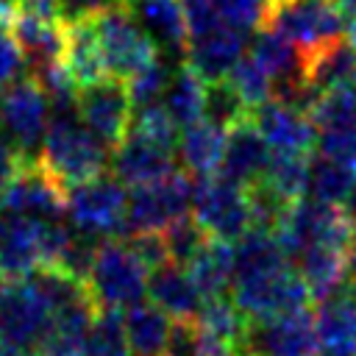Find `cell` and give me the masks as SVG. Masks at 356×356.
<instances>
[{"instance_id":"52a82bcc","label":"cell","mask_w":356,"mask_h":356,"mask_svg":"<svg viewBox=\"0 0 356 356\" xmlns=\"http://www.w3.org/2000/svg\"><path fill=\"white\" fill-rule=\"evenodd\" d=\"M264 25L281 31L309 56L342 39L348 19L334 0H273Z\"/></svg>"},{"instance_id":"ba28073f","label":"cell","mask_w":356,"mask_h":356,"mask_svg":"<svg viewBox=\"0 0 356 356\" xmlns=\"http://www.w3.org/2000/svg\"><path fill=\"white\" fill-rule=\"evenodd\" d=\"M192 217L203 225L209 236L236 242L250 228V200L248 189L222 178V175H203L195 178L192 189Z\"/></svg>"},{"instance_id":"603a6c76","label":"cell","mask_w":356,"mask_h":356,"mask_svg":"<svg viewBox=\"0 0 356 356\" xmlns=\"http://www.w3.org/2000/svg\"><path fill=\"white\" fill-rule=\"evenodd\" d=\"M11 33L22 47L28 72L64 61V22H50L19 11L11 22Z\"/></svg>"},{"instance_id":"ffe728a7","label":"cell","mask_w":356,"mask_h":356,"mask_svg":"<svg viewBox=\"0 0 356 356\" xmlns=\"http://www.w3.org/2000/svg\"><path fill=\"white\" fill-rule=\"evenodd\" d=\"M64 67L75 78L78 89L108 78V67L103 58V47H100L92 14L64 22Z\"/></svg>"},{"instance_id":"4dcf8cb0","label":"cell","mask_w":356,"mask_h":356,"mask_svg":"<svg viewBox=\"0 0 356 356\" xmlns=\"http://www.w3.org/2000/svg\"><path fill=\"white\" fill-rule=\"evenodd\" d=\"M206 86L209 83L189 64H181L175 70L172 83L164 95V106L181 128H189L192 122L206 117Z\"/></svg>"},{"instance_id":"836d02e7","label":"cell","mask_w":356,"mask_h":356,"mask_svg":"<svg viewBox=\"0 0 356 356\" xmlns=\"http://www.w3.org/2000/svg\"><path fill=\"white\" fill-rule=\"evenodd\" d=\"M86 356H134L122 309L100 306L89 334H86Z\"/></svg>"},{"instance_id":"bcb514c9","label":"cell","mask_w":356,"mask_h":356,"mask_svg":"<svg viewBox=\"0 0 356 356\" xmlns=\"http://www.w3.org/2000/svg\"><path fill=\"white\" fill-rule=\"evenodd\" d=\"M178 3H181L186 28H189V39L203 36V33H209L211 28L222 25L217 0H178Z\"/></svg>"},{"instance_id":"60d3db41","label":"cell","mask_w":356,"mask_h":356,"mask_svg":"<svg viewBox=\"0 0 356 356\" xmlns=\"http://www.w3.org/2000/svg\"><path fill=\"white\" fill-rule=\"evenodd\" d=\"M245 117H250V108L236 95V89L228 83V78L206 86V120H211L228 131L231 125L242 122Z\"/></svg>"},{"instance_id":"7bdbcfd3","label":"cell","mask_w":356,"mask_h":356,"mask_svg":"<svg viewBox=\"0 0 356 356\" xmlns=\"http://www.w3.org/2000/svg\"><path fill=\"white\" fill-rule=\"evenodd\" d=\"M134 256L153 273L159 267H164L170 259V250H167V239H164V231H139V234H131L128 239H122Z\"/></svg>"},{"instance_id":"484cf974","label":"cell","mask_w":356,"mask_h":356,"mask_svg":"<svg viewBox=\"0 0 356 356\" xmlns=\"http://www.w3.org/2000/svg\"><path fill=\"white\" fill-rule=\"evenodd\" d=\"M125 331L134 356H167L172 317L156 303H134L125 312Z\"/></svg>"},{"instance_id":"d590c367","label":"cell","mask_w":356,"mask_h":356,"mask_svg":"<svg viewBox=\"0 0 356 356\" xmlns=\"http://www.w3.org/2000/svg\"><path fill=\"white\" fill-rule=\"evenodd\" d=\"M309 120L317 131H337V128H356V83L328 89L320 95Z\"/></svg>"},{"instance_id":"3957f363","label":"cell","mask_w":356,"mask_h":356,"mask_svg":"<svg viewBox=\"0 0 356 356\" xmlns=\"http://www.w3.org/2000/svg\"><path fill=\"white\" fill-rule=\"evenodd\" d=\"M103 58L108 67V75L128 81L139 70H145L150 61L159 58L156 42L147 36V31L136 22L131 8L125 3H114L92 14Z\"/></svg>"},{"instance_id":"6da1fadb","label":"cell","mask_w":356,"mask_h":356,"mask_svg":"<svg viewBox=\"0 0 356 356\" xmlns=\"http://www.w3.org/2000/svg\"><path fill=\"white\" fill-rule=\"evenodd\" d=\"M39 161L47 167V172L64 186H78L83 181H92L108 170L111 147L103 145L72 111L53 114Z\"/></svg>"},{"instance_id":"5bb4252c","label":"cell","mask_w":356,"mask_h":356,"mask_svg":"<svg viewBox=\"0 0 356 356\" xmlns=\"http://www.w3.org/2000/svg\"><path fill=\"white\" fill-rule=\"evenodd\" d=\"M270 156H273V150H270L267 139L261 136V131L256 128L253 117H245L242 122L231 125L225 134V150H222L217 175L248 189L264 178Z\"/></svg>"},{"instance_id":"5b68a950","label":"cell","mask_w":356,"mask_h":356,"mask_svg":"<svg viewBox=\"0 0 356 356\" xmlns=\"http://www.w3.org/2000/svg\"><path fill=\"white\" fill-rule=\"evenodd\" d=\"M192 189L195 178L186 170H175L156 184L131 186L125 203V239L139 231H164L172 220L192 214Z\"/></svg>"},{"instance_id":"ee69618b","label":"cell","mask_w":356,"mask_h":356,"mask_svg":"<svg viewBox=\"0 0 356 356\" xmlns=\"http://www.w3.org/2000/svg\"><path fill=\"white\" fill-rule=\"evenodd\" d=\"M25 70H28V64H25L22 47L17 44L11 25L0 19V86H8L14 81H19L22 75H28Z\"/></svg>"},{"instance_id":"681fc988","label":"cell","mask_w":356,"mask_h":356,"mask_svg":"<svg viewBox=\"0 0 356 356\" xmlns=\"http://www.w3.org/2000/svg\"><path fill=\"white\" fill-rule=\"evenodd\" d=\"M342 209H345V214L356 222V181H353V186H350V192H348V197H345Z\"/></svg>"},{"instance_id":"83f0119b","label":"cell","mask_w":356,"mask_h":356,"mask_svg":"<svg viewBox=\"0 0 356 356\" xmlns=\"http://www.w3.org/2000/svg\"><path fill=\"white\" fill-rule=\"evenodd\" d=\"M295 261H298V273L303 275L314 303L323 300L328 292H334L348 278L345 250L331 248V245H312Z\"/></svg>"},{"instance_id":"d6a6232c","label":"cell","mask_w":356,"mask_h":356,"mask_svg":"<svg viewBox=\"0 0 356 356\" xmlns=\"http://www.w3.org/2000/svg\"><path fill=\"white\" fill-rule=\"evenodd\" d=\"M309 161L312 153H273L264 181L289 203H298L309 192Z\"/></svg>"},{"instance_id":"f907efd6","label":"cell","mask_w":356,"mask_h":356,"mask_svg":"<svg viewBox=\"0 0 356 356\" xmlns=\"http://www.w3.org/2000/svg\"><path fill=\"white\" fill-rule=\"evenodd\" d=\"M0 356H33V350H25V348H17V345L0 339Z\"/></svg>"},{"instance_id":"74e56055","label":"cell","mask_w":356,"mask_h":356,"mask_svg":"<svg viewBox=\"0 0 356 356\" xmlns=\"http://www.w3.org/2000/svg\"><path fill=\"white\" fill-rule=\"evenodd\" d=\"M178 122L172 120V114L167 111L164 103H156V106H145V108H136L134 120H131V128L128 134H136L164 150H178Z\"/></svg>"},{"instance_id":"e575fe53","label":"cell","mask_w":356,"mask_h":356,"mask_svg":"<svg viewBox=\"0 0 356 356\" xmlns=\"http://www.w3.org/2000/svg\"><path fill=\"white\" fill-rule=\"evenodd\" d=\"M195 325L206 334H214L220 339H228V342H239L242 334H245V325H248V317L239 312V306L234 303V298L228 295H220V298H209L203 300L197 317H195Z\"/></svg>"},{"instance_id":"f546056e","label":"cell","mask_w":356,"mask_h":356,"mask_svg":"<svg viewBox=\"0 0 356 356\" xmlns=\"http://www.w3.org/2000/svg\"><path fill=\"white\" fill-rule=\"evenodd\" d=\"M273 78H284V75H306V53L289 42L281 31L264 25L259 28L256 39H253V53H250Z\"/></svg>"},{"instance_id":"30bf717a","label":"cell","mask_w":356,"mask_h":356,"mask_svg":"<svg viewBox=\"0 0 356 356\" xmlns=\"http://www.w3.org/2000/svg\"><path fill=\"white\" fill-rule=\"evenodd\" d=\"M320 348V334L314 323V309L248 320L242 339L236 342V356H314Z\"/></svg>"},{"instance_id":"8992f818","label":"cell","mask_w":356,"mask_h":356,"mask_svg":"<svg viewBox=\"0 0 356 356\" xmlns=\"http://www.w3.org/2000/svg\"><path fill=\"white\" fill-rule=\"evenodd\" d=\"M50 103L33 75H22L19 81L3 86L0 92V131L19 150L22 159H39L47 125H50Z\"/></svg>"},{"instance_id":"9a60e30c","label":"cell","mask_w":356,"mask_h":356,"mask_svg":"<svg viewBox=\"0 0 356 356\" xmlns=\"http://www.w3.org/2000/svg\"><path fill=\"white\" fill-rule=\"evenodd\" d=\"M125 6L156 42L161 58H167L175 67L186 64L189 28L178 0H125Z\"/></svg>"},{"instance_id":"44dd1931","label":"cell","mask_w":356,"mask_h":356,"mask_svg":"<svg viewBox=\"0 0 356 356\" xmlns=\"http://www.w3.org/2000/svg\"><path fill=\"white\" fill-rule=\"evenodd\" d=\"M147 295L172 320H195L203 306V295L195 286L189 270L175 261H167L147 275Z\"/></svg>"},{"instance_id":"7c38bea8","label":"cell","mask_w":356,"mask_h":356,"mask_svg":"<svg viewBox=\"0 0 356 356\" xmlns=\"http://www.w3.org/2000/svg\"><path fill=\"white\" fill-rule=\"evenodd\" d=\"M78 117L81 122L111 150L128 136L134 120V103L128 83L122 78H103L78 92Z\"/></svg>"},{"instance_id":"7dc6e473","label":"cell","mask_w":356,"mask_h":356,"mask_svg":"<svg viewBox=\"0 0 356 356\" xmlns=\"http://www.w3.org/2000/svg\"><path fill=\"white\" fill-rule=\"evenodd\" d=\"M22 156H19V150L8 142V136L0 131V195L6 192V186L14 181V175H17V170L22 167Z\"/></svg>"},{"instance_id":"f6af8a7d","label":"cell","mask_w":356,"mask_h":356,"mask_svg":"<svg viewBox=\"0 0 356 356\" xmlns=\"http://www.w3.org/2000/svg\"><path fill=\"white\" fill-rule=\"evenodd\" d=\"M317 153L356 167V128L317 131Z\"/></svg>"},{"instance_id":"d6986e66","label":"cell","mask_w":356,"mask_h":356,"mask_svg":"<svg viewBox=\"0 0 356 356\" xmlns=\"http://www.w3.org/2000/svg\"><path fill=\"white\" fill-rule=\"evenodd\" d=\"M245 50V33L231 28V25H217L203 36L189 39L186 47V64L206 81H225L228 72L236 67V61L242 58Z\"/></svg>"},{"instance_id":"7402d4cb","label":"cell","mask_w":356,"mask_h":356,"mask_svg":"<svg viewBox=\"0 0 356 356\" xmlns=\"http://www.w3.org/2000/svg\"><path fill=\"white\" fill-rule=\"evenodd\" d=\"M0 267L6 278H28L42 267L36 220L19 214H0Z\"/></svg>"},{"instance_id":"cb8c5ba5","label":"cell","mask_w":356,"mask_h":356,"mask_svg":"<svg viewBox=\"0 0 356 356\" xmlns=\"http://www.w3.org/2000/svg\"><path fill=\"white\" fill-rule=\"evenodd\" d=\"M225 128H220L211 120H197L189 128H184L181 139H178V161L181 167L192 175V178H203V175H214L220 170L222 161V150H225Z\"/></svg>"},{"instance_id":"e0dca14e","label":"cell","mask_w":356,"mask_h":356,"mask_svg":"<svg viewBox=\"0 0 356 356\" xmlns=\"http://www.w3.org/2000/svg\"><path fill=\"white\" fill-rule=\"evenodd\" d=\"M250 117L256 128L261 131V136L267 139L273 153H314L317 150V128L306 114L292 111L275 100H267L259 108H253Z\"/></svg>"},{"instance_id":"c3c4849f","label":"cell","mask_w":356,"mask_h":356,"mask_svg":"<svg viewBox=\"0 0 356 356\" xmlns=\"http://www.w3.org/2000/svg\"><path fill=\"white\" fill-rule=\"evenodd\" d=\"M19 11L33 14L39 19L61 22V0H19Z\"/></svg>"},{"instance_id":"816d5d0a","label":"cell","mask_w":356,"mask_h":356,"mask_svg":"<svg viewBox=\"0 0 356 356\" xmlns=\"http://www.w3.org/2000/svg\"><path fill=\"white\" fill-rule=\"evenodd\" d=\"M334 3H337V8L345 14V19L356 14V0H334Z\"/></svg>"},{"instance_id":"ac0fdd59","label":"cell","mask_w":356,"mask_h":356,"mask_svg":"<svg viewBox=\"0 0 356 356\" xmlns=\"http://www.w3.org/2000/svg\"><path fill=\"white\" fill-rule=\"evenodd\" d=\"M314 323L323 348L356 356V281L345 278L334 292L314 303Z\"/></svg>"},{"instance_id":"8fae6325","label":"cell","mask_w":356,"mask_h":356,"mask_svg":"<svg viewBox=\"0 0 356 356\" xmlns=\"http://www.w3.org/2000/svg\"><path fill=\"white\" fill-rule=\"evenodd\" d=\"M0 214H19L31 220H64L67 189L47 172L39 159H25L14 181L0 195Z\"/></svg>"},{"instance_id":"8d00e7d4","label":"cell","mask_w":356,"mask_h":356,"mask_svg":"<svg viewBox=\"0 0 356 356\" xmlns=\"http://www.w3.org/2000/svg\"><path fill=\"white\" fill-rule=\"evenodd\" d=\"M175 64H170L167 58H156L150 61L145 70H139L136 75H131L125 83H128V95H131V103L134 108H145V106H156L164 100L170 83H172V75H175Z\"/></svg>"},{"instance_id":"d4e9b609","label":"cell","mask_w":356,"mask_h":356,"mask_svg":"<svg viewBox=\"0 0 356 356\" xmlns=\"http://www.w3.org/2000/svg\"><path fill=\"white\" fill-rule=\"evenodd\" d=\"M195 286L200 289L203 300L225 295L228 286H234L236 264H234V242L209 236V242L200 248V253L186 264Z\"/></svg>"},{"instance_id":"db71d44e","label":"cell","mask_w":356,"mask_h":356,"mask_svg":"<svg viewBox=\"0 0 356 356\" xmlns=\"http://www.w3.org/2000/svg\"><path fill=\"white\" fill-rule=\"evenodd\" d=\"M314 356H350V353H342V350H334V348H317V353Z\"/></svg>"},{"instance_id":"4316f807","label":"cell","mask_w":356,"mask_h":356,"mask_svg":"<svg viewBox=\"0 0 356 356\" xmlns=\"http://www.w3.org/2000/svg\"><path fill=\"white\" fill-rule=\"evenodd\" d=\"M306 78L320 89H339L356 83V47L348 39H337L306 56Z\"/></svg>"},{"instance_id":"11a10c76","label":"cell","mask_w":356,"mask_h":356,"mask_svg":"<svg viewBox=\"0 0 356 356\" xmlns=\"http://www.w3.org/2000/svg\"><path fill=\"white\" fill-rule=\"evenodd\" d=\"M3 284H6V273H3V267H0V289H3Z\"/></svg>"},{"instance_id":"f1b7e54d","label":"cell","mask_w":356,"mask_h":356,"mask_svg":"<svg viewBox=\"0 0 356 356\" xmlns=\"http://www.w3.org/2000/svg\"><path fill=\"white\" fill-rule=\"evenodd\" d=\"M286 253L273 231L261 228H248L236 242H234V264L236 275H253V273H270L278 267H286Z\"/></svg>"},{"instance_id":"7a4b0ae2","label":"cell","mask_w":356,"mask_h":356,"mask_svg":"<svg viewBox=\"0 0 356 356\" xmlns=\"http://www.w3.org/2000/svg\"><path fill=\"white\" fill-rule=\"evenodd\" d=\"M125 184L108 172L67 189V217L78 234L125 239Z\"/></svg>"},{"instance_id":"277c9868","label":"cell","mask_w":356,"mask_h":356,"mask_svg":"<svg viewBox=\"0 0 356 356\" xmlns=\"http://www.w3.org/2000/svg\"><path fill=\"white\" fill-rule=\"evenodd\" d=\"M234 303L248 320H264L309 309L312 292L295 267H278L270 273H253L234 278Z\"/></svg>"},{"instance_id":"ab89813d","label":"cell","mask_w":356,"mask_h":356,"mask_svg":"<svg viewBox=\"0 0 356 356\" xmlns=\"http://www.w3.org/2000/svg\"><path fill=\"white\" fill-rule=\"evenodd\" d=\"M164 239H167V250H170V259L181 267H186L197 253L200 248L209 242V234L203 231V225L186 214V217H178L172 220L167 228H164Z\"/></svg>"},{"instance_id":"f5cc1de1","label":"cell","mask_w":356,"mask_h":356,"mask_svg":"<svg viewBox=\"0 0 356 356\" xmlns=\"http://www.w3.org/2000/svg\"><path fill=\"white\" fill-rule=\"evenodd\" d=\"M345 36H348V42L356 47V14H353V17H348V25H345Z\"/></svg>"},{"instance_id":"b9f144b4","label":"cell","mask_w":356,"mask_h":356,"mask_svg":"<svg viewBox=\"0 0 356 356\" xmlns=\"http://www.w3.org/2000/svg\"><path fill=\"white\" fill-rule=\"evenodd\" d=\"M270 3L273 0H217V8L225 25L248 33V31L264 28Z\"/></svg>"},{"instance_id":"f35d334b","label":"cell","mask_w":356,"mask_h":356,"mask_svg":"<svg viewBox=\"0 0 356 356\" xmlns=\"http://www.w3.org/2000/svg\"><path fill=\"white\" fill-rule=\"evenodd\" d=\"M228 83L236 89V95L245 100V106L253 111L261 103L273 100V75L253 58V56H242L236 61V67L228 72Z\"/></svg>"},{"instance_id":"4fadbf2b","label":"cell","mask_w":356,"mask_h":356,"mask_svg":"<svg viewBox=\"0 0 356 356\" xmlns=\"http://www.w3.org/2000/svg\"><path fill=\"white\" fill-rule=\"evenodd\" d=\"M53 312L28 278H6L0 289V339L33 350L50 328Z\"/></svg>"},{"instance_id":"9c48e42d","label":"cell","mask_w":356,"mask_h":356,"mask_svg":"<svg viewBox=\"0 0 356 356\" xmlns=\"http://www.w3.org/2000/svg\"><path fill=\"white\" fill-rule=\"evenodd\" d=\"M147 275L150 270L122 239H103L97 248L95 270L89 275V286L100 306L125 312L147 295Z\"/></svg>"},{"instance_id":"1f68e13d","label":"cell","mask_w":356,"mask_h":356,"mask_svg":"<svg viewBox=\"0 0 356 356\" xmlns=\"http://www.w3.org/2000/svg\"><path fill=\"white\" fill-rule=\"evenodd\" d=\"M356 181V167L353 164H345V161H337V159H328L323 153H312V161H309V197L314 200H323V203H331V206H342L350 186Z\"/></svg>"},{"instance_id":"2e32d148","label":"cell","mask_w":356,"mask_h":356,"mask_svg":"<svg viewBox=\"0 0 356 356\" xmlns=\"http://www.w3.org/2000/svg\"><path fill=\"white\" fill-rule=\"evenodd\" d=\"M108 170L125 186H145V184H156V181L172 175L178 170V159L172 150H164L136 134H128L111 150Z\"/></svg>"}]
</instances>
